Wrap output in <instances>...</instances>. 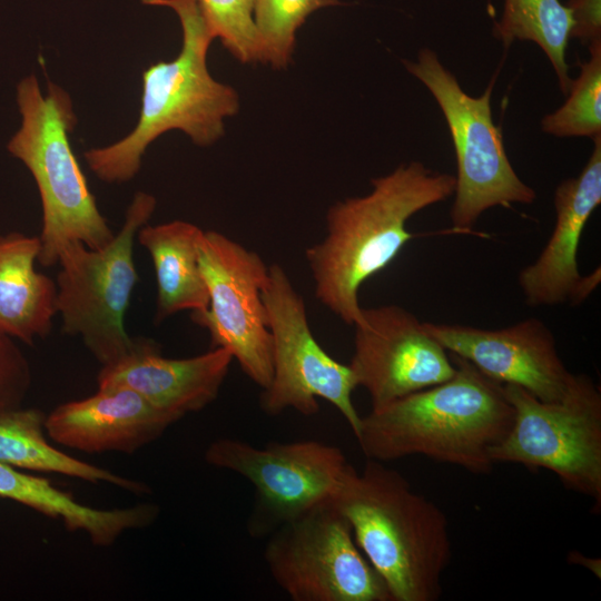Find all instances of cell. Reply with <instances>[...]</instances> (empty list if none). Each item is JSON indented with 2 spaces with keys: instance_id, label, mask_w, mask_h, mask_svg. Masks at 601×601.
Masks as SVG:
<instances>
[{
  "instance_id": "1",
  "label": "cell",
  "mask_w": 601,
  "mask_h": 601,
  "mask_svg": "<svg viewBox=\"0 0 601 601\" xmlns=\"http://www.w3.org/2000/svg\"><path fill=\"white\" fill-rule=\"evenodd\" d=\"M454 189L455 176L411 161L372 179L367 195L334 203L326 214L325 236L305 250L317 302L345 324H362L361 286L415 237L407 220Z\"/></svg>"
},
{
  "instance_id": "2",
  "label": "cell",
  "mask_w": 601,
  "mask_h": 601,
  "mask_svg": "<svg viewBox=\"0 0 601 601\" xmlns=\"http://www.w3.org/2000/svg\"><path fill=\"white\" fill-rule=\"evenodd\" d=\"M450 355L456 367L450 380L361 417L356 440L366 459L421 455L473 474L492 472L491 450L509 432L514 410L502 384Z\"/></svg>"
},
{
  "instance_id": "3",
  "label": "cell",
  "mask_w": 601,
  "mask_h": 601,
  "mask_svg": "<svg viewBox=\"0 0 601 601\" xmlns=\"http://www.w3.org/2000/svg\"><path fill=\"white\" fill-rule=\"evenodd\" d=\"M392 601H436L452 559L445 513L385 462L367 459L334 497Z\"/></svg>"
},
{
  "instance_id": "4",
  "label": "cell",
  "mask_w": 601,
  "mask_h": 601,
  "mask_svg": "<svg viewBox=\"0 0 601 601\" xmlns=\"http://www.w3.org/2000/svg\"><path fill=\"white\" fill-rule=\"evenodd\" d=\"M141 1L177 13L183 45L174 60L144 70L141 110L134 130L110 146L85 152L89 168L107 183L131 179L147 147L169 130L184 131L198 146L214 144L224 135V119L239 109L237 92L208 71L207 52L215 37L198 0Z\"/></svg>"
},
{
  "instance_id": "5",
  "label": "cell",
  "mask_w": 601,
  "mask_h": 601,
  "mask_svg": "<svg viewBox=\"0 0 601 601\" xmlns=\"http://www.w3.org/2000/svg\"><path fill=\"white\" fill-rule=\"evenodd\" d=\"M17 102L21 126L7 148L29 169L41 198L38 262L43 267L56 265L62 246L73 240L93 249L106 246L115 234L97 207L69 141L77 124L69 95L48 82L43 96L31 75L18 85Z\"/></svg>"
},
{
  "instance_id": "6",
  "label": "cell",
  "mask_w": 601,
  "mask_h": 601,
  "mask_svg": "<svg viewBox=\"0 0 601 601\" xmlns=\"http://www.w3.org/2000/svg\"><path fill=\"white\" fill-rule=\"evenodd\" d=\"M156 208L154 196L138 191L125 223L101 248L73 240L58 256L56 308L62 332L79 336L104 366L125 356L135 345L125 328V314L138 280L134 263L137 233Z\"/></svg>"
},
{
  "instance_id": "7",
  "label": "cell",
  "mask_w": 601,
  "mask_h": 601,
  "mask_svg": "<svg viewBox=\"0 0 601 601\" xmlns=\"http://www.w3.org/2000/svg\"><path fill=\"white\" fill-rule=\"evenodd\" d=\"M407 71L432 93L452 137L457 173L451 220L454 231L467 233L487 209L532 204L536 194L514 171L494 125L491 97L495 78L479 97L467 95L456 77L430 48L416 61H404Z\"/></svg>"
},
{
  "instance_id": "8",
  "label": "cell",
  "mask_w": 601,
  "mask_h": 601,
  "mask_svg": "<svg viewBox=\"0 0 601 601\" xmlns=\"http://www.w3.org/2000/svg\"><path fill=\"white\" fill-rule=\"evenodd\" d=\"M514 410L506 435L491 450L495 463L553 472L562 484L593 500L601 510V393L592 378L577 374L568 394L544 402L521 386L503 385Z\"/></svg>"
},
{
  "instance_id": "9",
  "label": "cell",
  "mask_w": 601,
  "mask_h": 601,
  "mask_svg": "<svg viewBox=\"0 0 601 601\" xmlns=\"http://www.w3.org/2000/svg\"><path fill=\"white\" fill-rule=\"evenodd\" d=\"M264 559L273 580L293 601H392L334 497L273 531Z\"/></svg>"
},
{
  "instance_id": "10",
  "label": "cell",
  "mask_w": 601,
  "mask_h": 601,
  "mask_svg": "<svg viewBox=\"0 0 601 601\" xmlns=\"http://www.w3.org/2000/svg\"><path fill=\"white\" fill-rule=\"evenodd\" d=\"M262 299L273 353L272 381L259 396L262 411L274 416L292 408L311 416L319 411L322 398L339 411L356 437L362 416L352 400L354 373L316 341L304 298L279 264L268 266Z\"/></svg>"
},
{
  "instance_id": "11",
  "label": "cell",
  "mask_w": 601,
  "mask_h": 601,
  "mask_svg": "<svg viewBox=\"0 0 601 601\" xmlns=\"http://www.w3.org/2000/svg\"><path fill=\"white\" fill-rule=\"evenodd\" d=\"M205 460L253 484L255 495L247 520L253 538H267L317 503L335 497L354 470L339 447L315 440L258 447L220 437L208 445Z\"/></svg>"
},
{
  "instance_id": "12",
  "label": "cell",
  "mask_w": 601,
  "mask_h": 601,
  "mask_svg": "<svg viewBox=\"0 0 601 601\" xmlns=\"http://www.w3.org/2000/svg\"><path fill=\"white\" fill-rule=\"evenodd\" d=\"M196 247L209 303L190 317L208 331L211 347L228 349L244 374L264 390L273 375L272 337L262 299L268 266L256 252L216 230L201 229Z\"/></svg>"
},
{
  "instance_id": "13",
  "label": "cell",
  "mask_w": 601,
  "mask_h": 601,
  "mask_svg": "<svg viewBox=\"0 0 601 601\" xmlns=\"http://www.w3.org/2000/svg\"><path fill=\"white\" fill-rule=\"evenodd\" d=\"M362 313L348 365L357 386L367 391L372 410L454 375L450 353L414 314L398 305L362 308Z\"/></svg>"
},
{
  "instance_id": "14",
  "label": "cell",
  "mask_w": 601,
  "mask_h": 601,
  "mask_svg": "<svg viewBox=\"0 0 601 601\" xmlns=\"http://www.w3.org/2000/svg\"><path fill=\"white\" fill-rule=\"evenodd\" d=\"M425 331L449 353L473 364L502 385L521 386L544 402L562 400L575 375L559 355L551 329L530 317L499 329L423 322Z\"/></svg>"
},
{
  "instance_id": "15",
  "label": "cell",
  "mask_w": 601,
  "mask_h": 601,
  "mask_svg": "<svg viewBox=\"0 0 601 601\" xmlns=\"http://www.w3.org/2000/svg\"><path fill=\"white\" fill-rule=\"evenodd\" d=\"M578 177L560 183L554 193V229L534 263L519 274V285L530 306L578 305L600 283V267L588 276L579 272L578 250L583 229L601 204V135Z\"/></svg>"
},
{
  "instance_id": "16",
  "label": "cell",
  "mask_w": 601,
  "mask_h": 601,
  "mask_svg": "<svg viewBox=\"0 0 601 601\" xmlns=\"http://www.w3.org/2000/svg\"><path fill=\"white\" fill-rule=\"evenodd\" d=\"M178 420L131 388L108 385L99 386L92 396L57 406L46 416L45 428L52 441L69 449L131 454Z\"/></svg>"
},
{
  "instance_id": "17",
  "label": "cell",
  "mask_w": 601,
  "mask_h": 601,
  "mask_svg": "<svg viewBox=\"0 0 601 601\" xmlns=\"http://www.w3.org/2000/svg\"><path fill=\"white\" fill-rule=\"evenodd\" d=\"M233 361L224 347H211L188 358H168L156 343L140 338L125 356L101 367L97 383L98 387L131 388L156 407L181 418L217 398Z\"/></svg>"
},
{
  "instance_id": "18",
  "label": "cell",
  "mask_w": 601,
  "mask_h": 601,
  "mask_svg": "<svg viewBox=\"0 0 601 601\" xmlns=\"http://www.w3.org/2000/svg\"><path fill=\"white\" fill-rule=\"evenodd\" d=\"M39 236H0V334L33 345L52 328L56 283L35 268Z\"/></svg>"
},
{
  "instance_id": "19",
  "label": "cell",
  "mask_w": 601,
  "mask_h": 601,
  "mask_svg": "<svg viewBox=\"0 0 601 601\" xmlns=\"http://www.w3.org/2000/svg\"><path fill=\"white\" fill-rule=\"evenodd\" d=\"M0 496L59 519L70 531H83L95 545H111L124 532L151 524L158 516L155 504L100 510L77 502L46 479L20 472L0 462Z\"/></svg>"
},
{
  "instance_id": "20",
  "label": "cell",
  "mask_w": 601,
  "mask_h": 601,
  "mask_svg": "<svg viewBox=\"0 0 601 601\" xmlns=\"http://www.w3.org/2000/svg\"><path fill=\"white\" fill-rule=\"evenodd\" d=\"M201 229L185 220L144 225L137 233L139 244L149 253L156 276L157 323L181 312H203L209 303L201 275L197 238Z\"/></svg>"
},
{
  "instance_id": "21",
  "label": "cell",
  "mask_w": 601,
  "mask_h": 601,
  "mask_svg": "<svg viewBox=\"0 0 601 601\" xmlns=\"http://www.w3.org/2000/svg\"><path fill=\"white\" fill-rule=\"evenodd\" d=\"M45 414L37 408L19 407L0 414V462L91 483H109L134 493L149 492L145 483L88 464L51 446L45 435Z\"/></svg>"
},
{
  "instance_id": "22",
  "label": "cell",
  "mask_w": 601,
  "mask_h": 601,
  "mask_svg": "<svg viewBox=\"0 0 601 601\" xmlns=\"http://www.w3.org/2000/svg\"><path fill=\"white\" fill-rule=\"evenodd\" d=\"M572 27L571 12L560 0H504L493 35L504 48L516 40L536 43L550 60L561 91L568 95L572 79L565 49Z\"/></svg>"
},
{
  "instance_id": "23",
  "label": "cell",
  "mask_w": 601,
  "mask_h": 601,
  "mask_svg": "<svg viewBox=\"0 0 601 601\" xmlns=\"http://www.w3.org/2000/svg\"><path fill=\"white\" fill-rule=\"evenodd\" d=\"M589 50L590 59L580 65L565 102L543 117V132L559 138L601 135V39L589 43Z\"/></svg>"
},
{
  "instance_id": "24",
  "label": "cell",
  "mask_w": 601,
  "mask_h": 601,
  "mask_svg": "<svg viewBox=\"0 0 601 601\" xmlns=\"http://www.w3.org/2000/svg\"><path fill=\"white\" fill-rule=\"evenodd\" d=\"M338 0H255L254 20L260 40V61L285 68L292 58L298 28L314 11Z\"/></svg>"
},
{
  "instance_id": "25",
  "label": "cell",
  "mask_w": 601,
  "mask_h": 601,
  "mask_svg": "<svg viewBox=\"0 0 601 601\" xmlns=\"http://www.w3.org/2000/svg\"><path fill=\"white\" fill-rule=\"evenodd\" d=\"M215 38L240 62L260 61L255 0H198Z\"/></svg>"
},
{
  "instance_id": "26",
  "label": "cell",
  "mask_w": 601,
  "mask_h": 601,
  "mask_svg": "<svg viewBox=\"0 0 601 601\" xmlns=\"http://www.w3.org/2000/svg\"><path fill=\"white\" fill-rule=\"evenodd\" d=\"M30 384L26 356L13 338L0 334V414L21 407Z\"/></svg>"
},
{
  "instance_id": "27",
  "label": "cell",
  "mask_w": 601,
  "mask_h": 601,
  "mask_svg": "<svg viewBox=\"0 0 601 601\" xmlns=\"http://www.w3.org/2000/svg\"><path fill=\"white\" fill-rule=\"evenodd\" d=\"M572 16L571 38L589 45L601 39V0H568Z\"/></svg>"
},
{
  "instance_id": "28",
  "label": "cell",
  "mask_w": 601,
  "mask_h": 601,
  "mask_svg": "<svg viewBox=\"0 0 601 601\" xmlns=\"http://www.w3.org/2000/svg\"><path fill=\"white\" fill-rule=\"evenodd\" d=\"M568 561L570 563H577V564L583 565L588 570L592 571L595 575H598V578H600V570H601L600 559L597 560V559L587 558L579 552L572 551L568 555Z\"/></svg>"
}]
</instances>
